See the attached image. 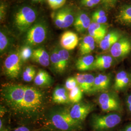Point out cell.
<instances>
[{"instance_id":"obj_7","label":"cell","mask_w":131,"mask_h":131,"mask_svg":"<svg viewBox=\"0 0 131 131\" xmlns=\"http://www.w3.org/2000/svg\"><path fill=\"white\" fill-rule=\"evenodd\" d=\"M54 24L58 28H68L74 23L75 18L72 9L66 6L56 10L52 14Z\"/></svg>"},{"instance_id":"obj_14","label":"cell","mask_w":131,"mask_h":131,"mask_svg":"<svg viewBox=\"0 0 131 131\" xmlns=\"http://www.w3.org/2000/svg\"><path fill=\"white\" fill-rule=\"evenodd\" d=\"M88 32L89 36L93 38L95 42L100 43L106 35L107 28L104 24L92 21L88 29Z\"/></svg>"},{"instance_id":"obj_1","label":"cell","mask_w":131,"mask_h":131,"mask_svg":"<svg viewBox=\"0 0 131 131\" xmlns=\"http://www.w3.org/2000/svg\"><path fill=\"white\" fill-rule=\"evenodd\" d=\"M45 93L36 88L25 85L24 99L15 115L24 118L37 117L45 109Z\"/></svg>"},{"instance_id":"obj_5","label":"cell","mask_w":131,"mask_h":131,"mask_svg":"<svg viewBox=\"0 0 131 131\" xmlns=\"http://www.w3.org/2000/svg\"><path fill=\"white\" fill-rule=\"evenodd\" d=\"M47 26L44 22L38 21L29 29L25 38L26 45L36 46L42 43L47 37Z\"/></svg>"},{"instance_id":"obj_38","label":"cell","mask_w":131,"mask_h":131,"mask_svg":"<svg viewBox=\"0 0 131 131\" xmlns=\"http://www.w3.org/2000/svg\"><path fill=\"white\" fill-rule=\"evenodd\" d=\"M5 5H4L3 4H1V13H0V19H1V20L2 21V20H3L4 17H5V15L6 13V9H5Z\"/></svg>"},{"instance_id":"obj_39","label":"cell","mask_w":131,"mask_h":131,"mask_svg":"<svg viewBox=\"0 0 131 131\" xmlns=\"http://www.w3.org/2000/svg\"><path fill=\"white\" fill-rule=\"evenodd\" d=\"M13 131H30V130L27 127L20 126L16 128Z\"/></svg>"},{"instance_id":"obj_29","label":"cell","mask_w":131,"mask_h":131,"mask_svg":"<svg viewBox=\"0 0 131 131\" xmlns=\"http://www.w3.org/2000/svg\"><path fill=\"white\" fill-rule=\"evenodd\" d=\"M83 91L79 86L71 90L69 93L70 102L76 103H79L83 98Z\"/></svg>"},{"instance_id":"obj_37","label":"cell","mask_w":131,"mask_h":131,"mask_svg":"<svg viewBox=\"0 0 131 131\" xmlns=\"http://www.w3.org/2000/svg\"><path fill=\"white\" fill-rule=\"evenodd\" d=\"M106 16L105 12L103 10H98L94 12L92 17H104Z\"/></svg>"},{"instance_id":"obj_33","label":"cell","mask_w":131,"mask_h":131,"mask_svg":"<svg viewBox=\"0 0 131 131\" xmlns=\"http://www.w3.org/2000/svg\"><path fill=\"white\" fill-rule=\"evenodd\" d=\"M77 86H78V83L74 77H70L66 80L65 88L68 91H70Z\"/></svg>"},{"instance_id":"obj_19","label":"cell","mask_w":131,"mask_h":131,"mask_svg":"<svg viewBox=\"0 0 131 131\" xmlns=\"http://www.w3.org/2000/svg\"><path fill=\"white\" fill-rule=\"evenodd\" d=\"M121 38V35L117 31H112L108 33L99 43L100 48L103 51L107 50Z\"/></svg>"},{"instance_id":"obj_12","label":"cell","mask_w":131,"mask_h":131,"mask_svg":"<svg viewBox=\"0 0 131 131\" xmlns=\"http://www.w3.org/2000/svg\"><path fill=\"white\" fill-rule=\"evenodd\" d=\"M75 77L83 92L86 93H92L95 78L93 75L89 73H78Z\"/></svg>"},{"instance_id":"obj_6","label":"cell","mask_w":131,"mask_h":131,"mask_svg":"<svg viewBox=\"0 0 131 131\" xmlns=\"http://www.w3.org/2000/svg\"><path fill=\"white\" fill-rule=\"evenodd\" d=\"M22 63L19 51L11 53L4 62L3 68L5 75L10 79H17L20 72Z\"/></svg>"},{"instance_id":"obj_18","label":"cell","mask_w":131,"mask_h":131,"mask_svg":"<svg viewBox=\"0 0 131 131\" xmlns=\"http://www.w3.org/2000/svg\"><path fill=\"white\" fill-rule=\"evenodd\" d=\"M52 99L57 104H68L70 102L68 90L65 88L61 86L56 87L52 93Z\"/></svg>"},{"instance_id":"obj_45","label":"cell","mask_w":131,"mask_h":131,"mask_svg":"<svg viewBox=\"0 0 131 131\" xmlns=\"http://www.w3.org/2000/svg\"><path fill=\"white\" fill-rule=\"evenodd\" d=\"M129 77H130V82H131V73H130V74L129 75Z\"/></svg>"},{"instance_id":"obj_26","label":"cell","mask_w":131,"mask_h":131,"mask_svg":"<svg viewBox=\"0 0 131 131\" xmlns=\"http://www.w3.org/2000/svg\"><path fill=\"white\" fill-rule=\"evenodd\" d=\"M10 44L9 37L4 30H1L0 32V52L1 54L8 50Z\"/></svg>"},{"instance_id":"obj_20","label":"cell","mask_w":131,"mask_h":131,"mask_svg":"<svg viewBox=\"0 0 131 131\" xmlns=\"http://www.w3.org/2000/svg\"><path fill=\"white\" fill-rule=\"evenodd\" d=\"M112 57L106 55H101L96 57L92 70H104L109 69L112 65Z\"/></svg>"},{"instance_id":"obj_25","label":"cell","mask_w":131,"mask_h":131,"mask_svg":"<svg viewBox=\"0 0 131 131\" xmlns=\"http://www.w3.org/2000/svg\"><path fill=\"white\" fill-rule=\"evenodd\" d=\"M116 20L122 25H131V5L122 7L116 16Z\"/></svg>"},{"instance_id":"obj_23","label":"cell","mask_w":131,"mask_h":131,"mask_svg":"<svg viewBox=\"0 0 131 131\" xmlns=\"http://www.w3.org/2000/svg\"><path fill=\"white\" fill-rule=\"evenodd\" d=\"M130 81L129 74L125 71H121L116 75L113 88L116 91H119L126 88Z\"/></svg>"},{"instance_id":"obj_13","label":"cell","mask_w":131,"mask_h":131,"mask_svg":"<svg viewBox=\"0 0 131 131\" xmlns=\"http://www.w3.org/2000/svg\"><path fill=\"white\" fill-rule=\"evenodd\" d=\"M60 43L63 49L68 51L75 49L79 43V38L76 33L68 31L61 35Z\"/></svg>"},{"instance_id":"obj_31","label":"cell","mask_w":131,"mask_h":131,"mask_svg":"<svg viewBox=\"0 0 131 131\" xmlns=\"http://www.w3.org/2000/svg\"><path fill=\"white\" fill-rule=\"evenodd\" d=\"M33 51L31 46L27 45L21 47L19 51V54L22 62H25L31 58Z\"/></svg>"},{"instance_id":"obj_21","label":"cell","mask_w":131,"mask_h":131,"mask_svg":"<svg viewBox=\"0 0 131 131\" xmlns=\"http://www.w3.org/2000/svg\"><path fill=\"white\" fill-rule=\"evenodd\" d=\"M53 83L51 76L46 70L40 69L34 79V83L40 87H47L52 85Z\"/></svg>"},{"instance_id":"obj_35","label":"cell","mask_w":131,"mask_h":131,"mask_svg":"<svg viewBox=\"0 0 131 131\" xmlns=\"http://www.w3.org/2000/svg\"><path fill=\"white\" fill-rule=\"evenodd\" d=\"M92 20L93 22L97 23L100 24H105L107 21V18L106 16L100 17H92Z\"/></svg>"},{"instance_id":"obj_3","label":"cell","mask_w":131,"mask_h":131,"mask_svg":"<svg viewBox=\"0 0 131 131\" xmlns=\"http://www.w3.org/2000/svg\"><path fill=\"white\" fill-rule=\"evenodd\" d=\"M121 121V116L116 113L93 115L90 120V125L94 131H108L117 126Z\"/></svg>"},{"instance_id":"obj_34","label":"cell","mask_w":131,"mask_h":131,"mask_svg":"<svg viewBox=\"0 0 131 131\" xmlns=\"http://www.w3.org/2000/svg\"><path fill=\"white\" fill-rule=\"evenodd\" d=\"M101 2V0H81V4L88 7H93Z\"/></svg>"},{"instance_id":"obj_24","label":"cell","mask_w":131,"mask_h":131,"mask_svg":"<svg viewBox=\"0 0 131 131\" xmlns=\"http://www.w3.org/2000/svg\"><path fill=\"white\" fill-rule=\"evenodd\" d=\"M95 41L90 36L84 37L80 42L79 50L82 56L88 55L94 50Z\"/></svg>"},{"instance_id":"obj_40","label":"cell","mask_w":131,"mask_h":131,"mask_svg":"<svg viewBox=\"0 0 131 131\" xmlns=\"http://www.w3.org/2000/svg\"><path fill=\"white\" fill-rule=\"evenodd\" d=\"M130 104H131V95H129V96L128 97L126 101L127 106H129V105H130Z\"/></svg>"},{"instance_id":"obj_32","label":"cell","mask_w":131,"mask_h":131,"mask_svg":"<svg viewBox=\"0 0 131 131\" xmlns=\"http://www.w3.org/2000/svg\"><path fill=\"white\" fill-rule=\"evenodd\" d=\"M67 0H47L50 7L53 10H56L62 8Z\"/></svg>"},{"instance_id":"obj_36","label":"cell","mask_w":131,"mask_h":131,"mask_svg":"<svg viewBox=\"0 0 131 131\" xmlns=\"http://www.w3.org/2000/svg\"><path fill=\"white\" fill-rule=\"evenodd\" d=\"M117 0H101V2L106 7L112 8L116 4Z\"/></svg>"},{"instance_id":"obj_15","label":"cell","mask_w":131,"mask_h":131,"mask_svg":"<svg viewBox=\"0 0 131 131\" xmlns=\"http://www.w3.org/2000/svg\"><path fill=\"white\" fill-rule=\"evenodd\" d=\"M31 58L36 63L45 67L49 66L51 63L50 56L43 48L34 49Z\"/></svg>"},{"instance_id":"obj_11","label":"cell","mask_w":131,"mask_h":131,"mask_svg":"<svg viewBox=\"0 0 131 131\" xmlns=\"http://www.w3.org/2000/svg\"><path fill=\"white\" fill-rule=\"evenodd\" d=\"M131 51V41L126 37H122L110 48L112 56L116 58L124 57Z\"/></svg>"},{"instance_id":"obj_27","label":"cell","mask_w":131,"mask_h":131,"mask_svg":"<svg viewBox=\"0 0 131 131\" xmlns=\"http://www.w3.org/2000/svg\"><path fill=\"white\" fill-rule=\"evenodd\" d=\"M50 61L54 71L57 73H63L61 68V62L57 50H55L52 52L50 56Z\"/></svg>"},{"instance_id":"obj_44","label":"cell","mask_w":131,"mask_h":131,"mask_svg":"<svg viewBox=\"0 0 131 131\" xmlns=\"http://www.w3.org/2000/svg\"><path fill=\"white\" fill-rule=\"evenodd\" d=\"M43 1H44V0H32V1L34 2H41Z\"/></svg>"},{"instance_id":"obj_41","label":"cell","mask_w":131,"mask_h":131,"mask_svg":"<svg viewBox=\"0 0 131 131\" xmlns=\"http://www.w3.org/2000/svg\"><path fill=\"white\" fill-rule=\"evenodd\" d=\"M124 131H131V123L125 127L124 129Z\"/></svg>"},{"instance_id":"obj_9","label":"cell","mask_w":131,"mask_h":131,"mask_svg":"<svg viewBox=\"0 0 131 131\" xmlns=\"http://www.w3.org/2000/svg\"><path fill=\"white\" fill-rule=\"evenodd\" d=\"M93 109V105L91 103L79 102L74 103L69 112L73 119L82 124Z\"/></svg>"},{"instance_id":"obj_28","label":"cell","mask_w":131,"mask_h":131,"mask_svg":"<svg viewBox=\"0 0 131 131\" xmlns=\"http://www.w3.org/2000/svg\"><path fill=\"white\" fill-rule=\"evenodd\" d=\"M57 52L58 53L60 62H61L62 72H64L66 70L67 68L68 67V66L69 63L70 58V53L68 50H66L64 49H59L57 50Z\"/></svg>"},{"instance_id":"obj_42","label":"cell","mask_w":131,"mask_h":131,"mask_svg":"<svg viewBox=\"0 0 131 131\" xmlns=\"http://www.w3.org/2000/svg\"><path fill=\"white\" fill-rule=\"evenodd\" d=\"M3 122H2V119H1V120H0V129H1V130H2V127H3Z\"/></svg>"},{"instance_id":"obj_2","label":"cell","mask_w":131,"mask_h":131,"mask_svg":"<svg viewBox=\"0 0 131 131\" xmlns=\"http://www.w3.org/2000/svg\"><path fill=\"white\" fill-rule=\"evenodd\" d=\"M25 85L21 84H8L1 89V100L15 114L24 99Z\"/></svg>"},{"instance_id":"obj_17","label":"cell","mask_w":131,"mask_h":131,"mask_svg":"<svg viewBox=\"0 0 131 131\" xmlns=\"http://www.w3.org/2000/svg\"><path fill=\"white\" fill-rule=\"evenodd\" d=\"M110 81L111 78L109 75L99 74L95 78L92 93L102 92L108 89Z\"/></svg>"},{"instance_id":"obj_46","label":"cell","mask_w":131,"mask_h":131,"mask_svg":"<svg viewBox=\"0 0 131 131\" xmlns=\"http://www.w3.org/2000/svg\"><path fill=\"white\" fill-rule=\"evenodd\" d=\"M7 131V129H5V130H2V131Z\"/></svg>"},{"instance_id":"obj_8","label":"cell","mask_w":131,"mask_h":131,"mask_svg":"<svg viewBox=\"0 0 131 131\" xmlns=\"http://www.w3.org/2000/svg\"><path fill=\"white\" fill-rule=\"evenodd\" d=\"M98 103L104 112L120 111L122 110L119 99L114 92H103L99 97Z\"/></svg>"},{"instance_id":"obj_30","label":"cell","mask_w":131,"mask_h":131,"mask_svg":"<svg viewBox=\"0 0 131 131\" xmlns=\"http://www.w3.org/2000/svg\"><path fill=\"white\" fill-rule=\"evenodd\" d=\"M36 70L33 66H28L24 70L23 73V79L26 82H30L36 76Z\"/></svg>"},{"instance_id":"obj_22","label":"cell","mask_w":131,"mask_h":131,"mask_svg":"<svg viewBox=\"0 0 131 131\" xmlns=\"http://www.w3.org/2000/svg\"><path fill=\"white\" fill-rule=\"evenodd\" d=\"M95 58L92 55H85L79 58L76 63L77 69L80 71L92 70Z\"/></svg>"},{"instance_id":"obj_43","label":"cell","mask_w":131,"mask_h":131,"mask_svg":"<svg viewBox=\"0 0 131 131\" xmlns=\"http://www.w3.org/2000/svg\"><path fill=\"white\" fill-rule=\"evenodd\" d=\"M127 107H128V110L129 111L130 113H131V104L129 105Z\"/></svg>"},{"instance_id":"obj_16","label":"cell","mask_w":131,"mask_h":131,"mask_svg":"<svg viewBox=\"0 0 131 131\" xmlns=\"http://www.w3.org/2000/svg\"><path fill=\"white\" fill-rule=\"evenodd\" d=\"M91 20L89 16L84 12H80L77 15L74 21V27L79 33H83L89 28Z\"/></svg>"},{"instance_id":"obj_10","label":"cell","mask_w":131,"mask_h":131,"mask_svg":"<svg viewBox=\"0 0 131 131\" xmlns=\"http://www.w3.org/2000/svg\"><path fill=\"white\" fill-rule=\"evenodd\" d=\"M49 122L53 128L58 131H76L78 130L69 123L61 110L51 113Z\"/></svg>"},{"instance_id":"obj_4","label":"cell","mask_w":131,"mask_h":131,"mask_svg":"<svg viewBox=\"0 0 131 131\" xmlns=\"http://www.w3.org/2000/svg\"><path fill=\"white\" fill-rule=\"evenodd\" d=\"M37 16L35 10L29 6H24L15 14L14 25L19 32H26L34 24Z\"/></svg>"}]
</instances>
